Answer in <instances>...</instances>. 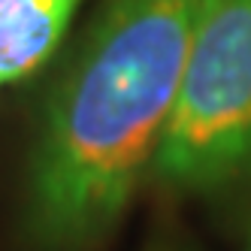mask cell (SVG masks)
<instances>
[{
    "instance_id": "1",
    "label": "cell",
    "mask_w": 251,
    "mask_h": 251,
    "mask_svg": "<svg viewBox=\"0 0 251 251\" xmlns=\"http://www.w3.org/2000/svg\"><path fill=\"white\" fill-rule=\"evenodd\" d=\"M206 0H106L46 97L22 194L25 251H100L154 167Z\"/></svg>"
},
{
    "instance_id": "2",
    "label": "cell",
    "mask_w": 251,
    "mask_h": 251,
    "mask_svg": "<svg viewBox=\"0 0 251 251\" xmlns=\"http://www.w3.org/2000/svg\"><path fill=\"white\" fill-rule=\"evenodd\" d=\"M154 178L185 197L251 182V0H206Z\"/></svg>"
},
{
    "instance_id": "3",
    "label": "cell",
    "mask_w": 251,
    "mask_h": 251,
    "mask_svg": "<svg viewBox=\"0 0 251 251\" xmlns=\"http://www.w3.org/2000/svg\"><path fill=\"white\" fill-rule=\"evenodd\" d=\"M82 0H0V85L33 76L64 40Z\"/></svg>"
},
{
    "instance_id": "4",
    "label": "cell",
    "mask_w": 251,
    "mask_h": 251,
    "mask_svg": "<svg viewBox=\"0 0 251 251\" xmlns=\"http://www.w3.org/2000/svg\"><path fill=\"white\" fill-rule=\"evenodd\" d=\"M146 251H194L185 236H178L173 230H160L157 236L146 245Z\"/></svg>"
},
{
    "instance_id": "5",
    "label": "cell",
    "mask_w": 251,
    "mask_h": 251,
    "mask_svg": "<svg viewBox=\"0 0 251 251\" xmlns=\"http://www.w3.org/2000/svg\"><path fill=\"white\" fill-rule=\"evenodd\" d=\"M242 251H251V224H248V233H245V245H242Z\"/></svg>"
}]
</instances>
